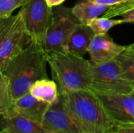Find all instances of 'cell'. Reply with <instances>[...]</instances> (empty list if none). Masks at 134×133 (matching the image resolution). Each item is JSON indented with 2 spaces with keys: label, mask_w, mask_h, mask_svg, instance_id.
<instances>
[{
  "label": "cell",
  "mask_w": 134,
  "mask_h": 133,
  "mask_svg": "<svg viewBox=\"0 0 134 133\" xmlns=\"http://www.w3.org/2000/svg\"><path fill=\"white\" fill-rule=\"evenodd\" d=\"M79 21L72 12V8L58 5L53 8V18L47 31L43 46L47 53L68 51L71 34Z\"/></svg>",
  "instance_id": "5"
},
{
  "label": "cell",
  "mask_w": 134,
  "mask_h": 133,
  "mask_svg": "<svg viewBox=\"0 0 134 133\" xmlns=\"http://www.w3.org/2000/svg\"><path fill=\"white\" fill-rule=\"evenodd\" d=\"M134 8V0H128L127 2H122L121 4L111 6L108 11L104 14L105 17L114 18L115 16H121L124 13Z\"/></svg>",
  "instance_id": "20"
},
{
  "label": "cell",
  "mask_w": 134,
  "mask_h": 133,
  "mask_svg": "<svg viewBox=\"0 0 134 133\" xmlns=\"http://www.w3.org/2000/svg\"><path fill=\"white\" fill-rule=\"evenodd\" d=\"M95 34V32L88 25L79 23L70 36L68 51L83 57L88 53Z\"/></svg>",
  "instance_id": "13"
},
{
  "label": "cell",
  "mask_w": 134,
  "mask_h": 133,
  "mask_svg": "<svg viewBox=\"0 0 134 133\" xmlns=\"http://www.w3.org/2000/svg\"><path fill=\"white\" fill-rule=\"evenodd\" d=\"M128 47H129V49H130V50H132V51L134 53V43L131 44V45H128Z\"/></svg>",
  "instance_id": "25"
},
{
  "label": "cell",
  "mask_w": 134,
  "mask_h": 133,
  "mask_svg": "<svg viewBox=\"0 0 134 133\" xmlns=\"http://www.w3.org/2000/svg\"><path fill=\"white\" fill-rule=\"evenodd\" d=\"M46 1L50 7L53 8V7L60 5L65 0H46Z\"/></svg>",
  "instance_id": "24"
},
{
  "label": "cell",
  "mask_w": 134,
  "mask_h": 133,
  "mask_svg": "<svg viewBox=\"0 0 134 133\" xmlns=\"http://www.w3.org/2000/svg\"><path fill=\"white\" fill-rule=\"evenodd\" d=\"M47 55L42 44L31 40L0 69V75L5 79L13 101L28 93L36 81L49 78L46 72Z\"/></svg>",
  "instance_id": "1"
},
{
  "label": "cell",
  "mask_w": 134,
  "mask_h": 133,
  "mask_svg": "<svg viewBox=\"0 0 134 133\" xmlns=\"http://www.w3.org/2000/svg\"><path fill=\"white\" fill-rule=\"evenodd\" d=\"M49 103L40 101L30 92L14 101L13 108L20 115L37 122H42Z\"/></svg>",
  "instance_id": "12"
},
{
  "label": "cell",
  "mask_w": 134,
  "mask_h": 133,
  "mask_svg": "<svg viewBox=\"0 0 134 133\" xmlns=\"http://www.w3.org/2000/svg\"><path fill=\"white\" fill-rule=\"evenodd\" d=\"M42 123L52 133H84L64 106L60 96L49 105Z\"/></svg>",
  "instance_id": "9"
},
{
  "label": "cell",
  "mask_w": 134,
  "mask_h": 133,
  "mask_svg": "<svg viewBox=\"0 0 134 133\" xmlns=\"http://www.w3.org/2000/svg\"><path fill=\"white\" fill-rule=\"evenodd\" d=\"M93 92L118 126L134 125V91L130 93Z\"/></svg>",
  "instance_id": "8"
},
{
  "label": "cell",
  "mask_w": 134,
  "mask_h": 133,
  "mask_svg": "<svg viewBox=\"0 0 134 133\" xmlns=\"http://www.w3.org/2000/svg\"><path fill=\"white\" fill-rule=\"evenodd\" d=\"M126 79L134 88V53L127 48L115 59Z\"/></svg>",
  "instance_id": "16"
},
{
  "label": "cell",
  "mask_w": 134,
  "mask_h": 133,
  "mask_svg": "<svg viewBox=\"0 0 134 133\" xmlns=\"http://www.w3.org/2000/svg\"><path fill=\"white\" fill-rule=\"evenodd\" d=\"M64 106L84 133H114L118 125L111 119L90 89L60 93Z\"/></svg>",
  "instance_id": "2"
},
{
  "label": "cell",
  "mask_w": 134,
  "mask_h": 133,
  "mask_svg": "<svg viewBox=\"0 0 134 133\" xmlns=\"http://www.w3.org/2000/svg\"><path fill=\"white\" fill-rule=\"evenodd\" d=\"M109 8L108 5L98 4L90 0H81L72 7V12L79 23L87 25L92 20L104 14Z\"/></svg>",
  "instance_id": "14"
},
{
  "label": "cell",
  "mask_w": 134,
  "mask_h": 133,
  "mask_svg": "<svg viewBox=\"0 0 134 133\" xmlns=\"http://www.w3.org/2000/svg\"><path fill=\"white\" fill-rule=\"evenodd\" d=\"M0 133H52L42 123L18 114L13 108L0 114Z\"/></svg>",
  "instance_id": "10"
},
{
  "label": "cell",
  "mask_w": 134,
  "mask_h": 133,
  "mask_svg": "<svg viewBox=\"0 0 134 133\" xmlns=\"http://www.w3.org/2000/svg\"><path fill=\"white\" fill-rule=\"evenodd\" d=\"M29 92L37 100L49 104L56 102L60 97L58 86L55 81L43 78L36 81L30 89Z\"/></svg>",
  "instance_id": "15"
},
{
  "label": "cell",
  "mask_w": 134,
  "mask_h": 133,
  "mask_svg": "<svg viewBox=\"0 0 134 133\" xmlns=\"http://www.w3.org/2000/svg\"><path fill=\"white\" fill-rule=\"evenodd\" d=\"M93 1L94 2H97L98 4H101V5H108V6H113V5H116L119 4H121L122 2H127L128 0H90Z\"/></svg>",
  "instance_id": "21"
},
{
  "label": "cell",
  "mask_w": 134,
  "mask_h": 133,
  "mask_svg": "<svg viewBox=\"0 0 134 133\" xmlns=\"http://www.w3.org/2000/svg\"><path fill=\"white\" fill-rule=\"evenodd\" d=\"M13 100L5 79L0 75V114L13 108Z\"/></svg>",
  "instance_id": "18"
},
{
  "label": "cell",
  "mask_w": 134,
  "mask_h": 133,
  "mask_svg": "<svg viewBox=\"0 0 134 133\" xmlns=\"http://www.w3.org/2000/svg\"><path fill=\"white\" fill-rule=\"evenodd\" d=\"M27 0H0V18L12 15L13 12L25 5Z\"/></svg>",
  "instance_id": "19"
},
{
  "label": "cell",
  "mask_w": 134,
  "mask_h": 133,
  "mask_svg": "<svg viewBox=\"0 0 134 133\" xmlns=\"http://www.w3.org/2000/svg\"><path fill=\"white\" fill-rule=\"evenodd\" d=\"M90 69L92 91L102 93H130L134 91L116 60L104 63H95L90 60Z\"/></svg>",
  "instance_id": "6"
},
{
  "label": "cell",
  "mask_w": 134,
  "mask_h": 133,
  "mask_svg": "<svg viewBox=\"0 0 134 133\" xmlns=\"http://www.w3.org/2000/svg\"><path fill=\"white\" fill-rule=\"evenodd\" d=\"M127 46L116 43L108 34H96L89 47L90 60L95 63H104L113 60L121 54Z\"/></svg>",
  "instance_id": "11"
},
{
  "label": "cell",
  "mask_w": 134,
  "mask_h": 133,
  "mask_svg": "<svg viewBox=\"0 0 134 133\" xmlns=\"http://www.w3.org/2000/svg\"><path fill=\"white\" fill-rule=\"evenodd\" d=\"M124 23H133L134 24V8L124 13L122 16Z\"/></svg>",
  "instance_id": "22"
},
{
  "label": "cell",
  "mask_w": 134,
  "mask_h": 133,
  "mask_svg": "<svg viewBox=\"0 0 134 133\" xmlns=\"http://www.w3.org/2000/svg\"><path fill=\"white\" fill-rule=\"evenodd\" d=\"M47 60L60 93L91 90L93 78L90 60L66 51L48 53Z\"/></svg>",
  "instance_id": "3"
},
{
  "label": "cell",
  "mask_w": 134,
  "mask_h": 133,
  "mask_svg": "<svg viewBox=\"0 0 134 133\" xmlns=\"http://www.w3.org/2000/svg\"><path fill=\"white\" fill-rule=\"evenodd\" d=\"M31 39L44 44L53 18V7L46 0H27L20 9Z\"/></svg>",
  "instance_id": "7"
},
{
  "label": "cell",
  "mask_w": 134,
  "mask_h": 133,
  "mask_svg": "<svg viewBox=\"0 0 134 133\" xmlns=\"http://www.w3.org/2000/svg\"><path fill=\"white\" fill-rule=\"evenodd\" d=\"M114 133H134V125L119 126Z\"/></svg>",
  "instance_id": "23"
},
{
  "label": "cell",
  "mask_w": 134,
  "mask_h": 133,
  "mask_svg": "<svg viewBox=\"0 0 134 133\" xmlns=\"http://www.w3.org/2000/svg\"><path fill=\"white\" fill-rule=\"evenodd\" d=\"M124 24V20H115L110 17L99 16L92 20L87 25L95 32V34H106L112 27Z\"/></svg>",
  "instance_id": "17"
},
{
  "label": "cell",
  "mask_w": 134,
  "mask_h": 133,
  "mask_svg": "<svg viewBox=\"0 0 134 133\" xmlns=\"http://www.w3.org/2000/svg\"><path fill=\"white\" fill-rule=\"evenodd\" d=\"M31 41L21 10L16 15L0 18V69Z\"/></svg>",
  "instance_id": "4"
}]
</instances>
